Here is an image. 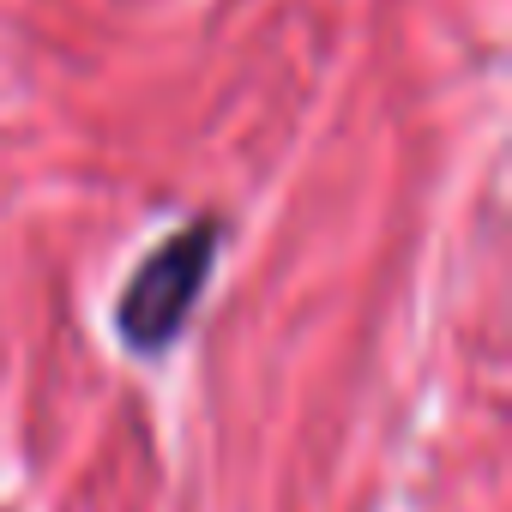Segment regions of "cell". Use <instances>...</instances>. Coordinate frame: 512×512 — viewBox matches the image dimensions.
I'll list each match as a JSON object with an SVG mask.
<instances>
[{"label": "cell", "instance_id": "cell-1", "mask_svg": "<svg viewBox=\"0 0 512 512\" xmlns=\"http://www.w3.org/2000/svg\"><path fill=\"white\" fill-rule=\"evenodd\" d=\"M211 253H217V223L211 217H199L193 229H175L169 241H157V253L121 290V338L133 350L151 356L187 326V314H193V302H199V290L211 278Z\"/></svg>", "mask_w": 512, "mask_h": 512}]
</instances>
